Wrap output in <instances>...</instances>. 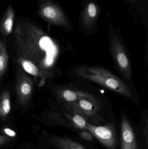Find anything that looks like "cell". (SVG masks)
Wrapping results in <instances>:
<instances>
[{
    "instance_id": "1",
    "label": "cell",
    "mask_w": 148,
    "mask_h": 149,
    "mask_svg": "<svg viewBox=\"0 0 148 149\" xmlns=\"http://www.w3.org/2000/svg\"><path fill=\"white\" fill-rule=\"evenodd\" d=\"M76 73L83 79L90 81L117 93L131 99L133 94L127 84L108 70L98 66L83 65L77 68Z\"/></svg>"
},
{
    "instance_id": "2",
    "label": "cell",
    "mask_w": 148,
    "mask_h": 149,
    "mask_svg": "<svg viewBox=\"0 0 148 149\" xmlns=\"http://www.w3.org/2000/svg\"><path fill=\"white\" fill-rule=\"evenodd\" d=\"M110 52L117 69L125 78H132V70L130 60L124 45L117 36H109Z\"/></svg>"
},
{
    "instance_id": "3",
    "label": "cell",
    "mask_w": 148,
    "mask_h": 149,
    "mask_svg": "<svg viewBox=\"0 0 148 149\" xmlns=\"http://www.w3.org/2000/svg\"><path fill=\"white\" fill-rule=\"evenodd\" d=\"M38 13L42 18L50 23L69 26V23L62 10L51 0H40Z\"/></svg>"
},
{
    "instance_id": "4",
    "label": "cell",
    "mask_w": 148,
    "mask_h": 149,
    "mask_svg": "<svg viewBox=\"0 0 148 149\" xmlns=\"http://www.w3.org/2000/svg\"><path fill=\"white\" fill-rule=\"evenodd\" d=\"M87 130L107 148L115 149L117 147L116 133L112 126L106 125L98 127L87 123Z\"/></svg>"
},
{
    "instance_id": "5",
    "label": "cell",
    "mask_w": 148,
    "mask_h": 149,
    "mask_svg": "<svg viewBox=\"0 0 148 149\" xmlns=\"http://www.w3.org/2000/svg\"><path fill=\"white\" fill-rule=\"evenodd\" d=\"M122 149H137L134 132L131 124L125 116L121 123Z\"/></svg>"
},
{
    "instance_id": "6",
    "label": "cell",
    "mask_w": 148,
    "mask_h": 149,
    "mask_svg": "<svg viewBox=\"0 0 148 149\" xmlns=\"http://www.w3.org/2000/svg\"><path fill=\"white\" fill-rule=\"evenodd\" d=\"M99 14L97 5L94 2H90L84 8L83 12L82 22L84 27L90 29L94 26Z\"/></svg>"
},
{
    "instance_id": "7",
    "label": "cell",
    "mask_w": 148,
    "mask_h": 149,
    "mask_svg": "<svg viewBox=\"0 0 148 149\" xmlns=\"http://www.w3.org/2000/svg\"><path fill=\"white\" fill-rule=\"evenodd\" d=\"M72 102L76 113L81 115L84 118L90 117L96 112L94 103L88 100L81 99Z\"/></svg>"
},
{
    "instance_id": "8",
    "label": "cell",
    "mask_w": 148,
    "mask_h": 149,
    "mask_svg": "<svg viewBox=\"0 0 148 149\" xmlns=\"http://www.w3.org/2000/svg\"><path fill=\"white\" fill-rule=\"evenodd\" d=\"M14 13L12 5L8 6L0 23V29L4 35H8L12 31Z\"/></svg>"
},
{
    "instance_id": "9",
    "label": "cell",
    "mask_w": 148,
    "mask_h": 149,
    "mask_svg": "<svg viewBox=\"0 0 148 149\" xmlns=\"http://www.w3.org/2000/svg\"><path fill=\"white\" fill-rule=\"evenodd\" d=\"M62 96L65 101L68 102H73L81 99L88 100L94 103L96 102L94 96L89 94L83 92H76L70 89H65L63 91Z\"/></svg>"
},
{
    "instance_id": "10",
    "label": "cell",
    "mask_w": 148,
    "mask_h": 149,
    "mask_svg": "<svg viewBox=\"0 0 148 149\" xmlns=\"http://www.w3.org/2000/svg\"><path fill=\"white\" fill-rule=\"evenodd\" d=\"M17 93L21 100L25 102L29 99L32 93V82L28 78H23L17 86Z\"/></svg>"
},
{
    "instance_id": "11",
    "label": "cell",
    "mask_w": 148,
    "mask_h": 149,
    "mask_svg": "<svg viewBox=\"0 0 148 149\" xmlns=\"http://www.w3.org/2000/svg\"><path fill=\"white\" fill-rule=\"evenodd\" d=\"M8 63V54L5 45L0 40V78L6 71Z\"/></svg>"
},
{
    "instance_id": "12",
    "label": "cell",
    "mask_w": 148,
    "mask_h": 149,
    "mask_svg": "<svg viewBox=\"0 0 148 149\" xmlns=\"http://www.w3.org/2000/svg\"><path fill=\"white\" fill-rule=\"evenodd\" d=\"M11 109L10 97L8 92L4 91L0 98V113L3 115L9 113Z\"/></svg>"
},
{
    "instance_id": "13",
    "label": "cell",
    "mask_w": 148,
    "mask_h": 149,
    "mask_svg": "<svg viewBox=\"0 0 148 149\" xmlns=\"http://www.w3.org/2000/svg\"><path fill=\"white\" fill-rule=\"evenodd\" d=\"M58 145L61 149H87L83 145L67 137L59 139Z\"/></svg>"
},
{
    "instance_id": "14",
    "label": "cell",
    "mask_w": 148,
    "mask_h": 149,
    "mask_svg": "<svg viewBox=\"0 0 148 149\" xmlns=\"http://www.w3.org/2000/svg\"><path fill=\"white\" fill-rule=\"evenodd\" d=\"M21 64L24 70L28 73L34 76H37L39 74L38 68L30 61L23 60L21 62Z\"/></svg>"
},
{
    "instance_id": "15",
    "label": "cell",
    "mask_w": 148,
    "mask_h": 149,
    "mask_svg": "<svg viewBox=\"0 0 148 149\" xmlns=\"http://www.w3.org/2000/svg\"><path fill=\"white\" fill-rule=\"evenodd\" d=\"M72 121L76 127L79 129L87 130V123L85 118L81 115L76 113L72 118Z\"/></svg>"
},
{
    "instance_id": "16",
    "label": "cell",
    "mask_w": 148,
    "mask_h": 149,
    "mask_svg": "<svg viewBox=\"0 0 148 149\" xmlns=\"http://www.w3.org/2000/svg\"><path fill=\"white\" fill-rule=\"evenodd\" d=\"M80 136L82 139L87 141H93V136L92 134L89 131H83L80 133Z\"/></svg>"
},
{
    "instance_id": "17",
    "label": "cell",
    "mask_w": 148,
    "mask_h": 149,
    "mask_svg": "<svg viewBox=\"0 0 148 149\" xmlns=\"http://www.w3.org/2000/svg\"><path fill=\"white\" fill-rule=\"evenodd\" d=\"M5 131V133L8 135L9 136H14L15 135V133L13 130H11L9 129H6L4 130Z\"/></svg>"
}]
</instances>
